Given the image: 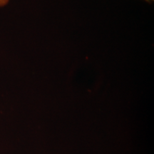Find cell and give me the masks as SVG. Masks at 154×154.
<instances>
[{
  "instance_id": "1",
  "label": "cell",
  "mask_w": 154,
  "mask_h": 154,
  "mask_svg": "<svg viewBox=\"0 0 154 154\" xmlns=\"http://www.w3.org/2000/svg\"><path fill=\"white\" fill-rule=\"evenodd\" d=\"M9 0H0V8L7 5L8 4Z\"/></svg>"
},
{
  "instance_id": "2",
  "label": "cell",
  "mask_w": 154,
  "mask_h": 154,
  "mask_svg": "<svg viewBox=\"0 0 154 154\" xmlns=\"http://www.w3.org/2000/svg\"><path fill=\"white\" fill-rule=\"evenodd\" d=\"M145 1H147V2H151V1H153V0H145Z\"/></svg>"
}]
</instances>
